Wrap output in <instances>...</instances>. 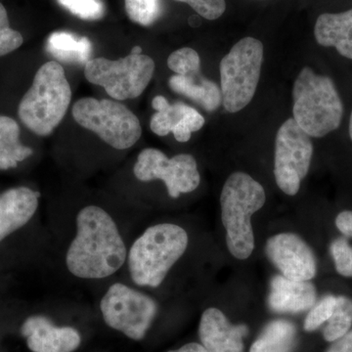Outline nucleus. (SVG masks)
<instances>
[{
	"instance_id": "obj_1",
	"label": "nucleus",
	"mask_w": 352,
	"mask_h": 352,
	"mask_svg": "<svg viewBox=\"0 0 352 352\" xmlns=\"http://www.w3.org/2000/svg\"><path fill=\"white\" fill-rule=\"evenodd\" d=\"M126 245L117 224L103 208H83L76 217V234L66 254L67 267L82 279H104L122 268Z\"/></svg>"
},
{
	"instance_id": "obj_2",
	"label": "nucleus",
	"mask_w": 352,
	"mask_h": 352,
	"mask_svg": "<svg viewBox=\"0 0 352 352\" xmlns=\"http://www.w3.org/2000/svg\"><path fill=\"white\" fill-rule=\"evenodd\" d=\"M188 243V234L176 224H157L146 229L127 254L132 281L141 287H159L186 252Z\"/></svg>"
},
{
	"instance_id": "obj_3",
	"label": "nucleus",
	"mask_w": 352,
	"mask_h": 352,
	"mask_svg": "<svg viewBox=\"0 0 352 352\" xmlns=\"http://www.w3.org/2000/svg\"><path fill=\"white\" fill-rule=\"evenodd\" d=\"M261 183L245 173L227 178L220 195L221 219L226 231V245L234 258L244 261L254 250L252 215L265 204Z\"/></svg>"
},
{
	"instance_id": "obj_4",
	"label": "nucleus",
	"mask_w": 352,
	"mask_h": 352,
	"mask_svg": "<svg viewBox=\"0 0 352 352\" xmlns=\"http://www.w3.org/2000/svg\"><path fill=\"white\" fill-rule=\"evenodd\" d=\"M71 99L63 67L56 61L47 62L38 69L31 88L20 102V120L36 135H50L63 120Z\"/></svg>"
},
{
	"instance_id": "obj_5",
	"label": "nucleus",
	"mask_w": 352,
	"mask_h": 352,
	"mask_svg": "<svg viewBox=\"0 0 352 352\" xmlns=\"http://www.w3.org/2000/svg\"><path fill=\"white\" fill-rule=\"evenodd\" d=\"M293 119L310 138H323L340 126L344 106L330 78L305 67L293 89Z\"/></svg>"
},
{
	"instance_id": "obj_6",
	"label": "nucleus",
	"mask_w": 352,
	"mask_h": 352,
	"mask_svg": "<svg viewBox=\"0 0 352 352\" xmlns=\"http://www.w3.org/2000/svg\"><path fill=\"white\" fill-rule=\"evenodd\" d=\"M263 61V44L245 38L231 48L219 65L222 104L229 113L243 110L254 98Z\"/></svg>"
},
{
	"instance_id": "obj_7",
	"label": "nucleus",
	"mask_w": 352,
	"mask_h": 352,
	"mask_svg": "<svg viewBox=\"0 0 352 352\" xmlns=\"http://www.w3.org/2000/svg\"><path fill=\"white\" fill-rule=\"evenodd\" d=\"M72 113L80 126L94 131L115 149H129L142 134L138 118L124 104L111 99H80Z\"/></svg>"
},
{
	"instance_id": "obj_8",
	"label": "nucleus",
	"mask_w": 352,
	"mask_h": 352,
	"mask_svg": "<svg viewBox=\"0 0 352 352\" xmlns=\"http://www.w3.org/2000/svg\"><path fill=\"white\" fill-rule=\"evenodd\" d=\"M155 62L144 54L131 53L118 60L95 58L85 67V78L106 90L118 101L138 98L151 82Z\"/></svg>"
},
{
	"instance_id": "obj_9",
	"label": "nucleus",
	"mask_w": 352,
	"mask_h": 352,
	"mask_svg": "<svg viewBox=\"0 0 352 352\" xmlns=\"http://www.w3.org/2000/svg\"><path fill=\"white\" fill-rule=\"evenodd\" d=\"M106 325L127 339L140 342L149 332L157 314V305L149 296L126 285H112L100 302Z\"/></svg>"
},
{
	"instance_id": "obj_10",
	"label": "nucleus",
	"mask_w": 352,
	"mask_h": 352,
	"mask_svg": "<svg viewBox=\"0 0 352 352\" xmlns=\"http://www.w3.org/2000/svg\"><path fill=\"white\" fill-rule=\"evenodd\" d=\"M314 145L296 120H287L275 139L274 175L278 187L289 196L300 191V183L309 170Z\"/></svg>"
},
{
	"instance_id": "obj_11",
	"label": "nucleus",
	"mask_w": 352,
	"mask_h": 352,
	"mask_svg": "<svg viewBox=\"0 0 352 352\" xmlns=\"http://www.w3.org/2000/svg\"><path fill=\"white\" fill-rule=\"evenodd\" d=\"M133 173L143 182L163 180L168 195L173 199L193 192L201 182L198 164L193 156L180 154L168 159L164 153L153 148H147L138 155Z\"/></svg>"
},
{
	"instance_id": "obj_12",
	"label": "nucleus",
	"mask_w": 352,
	"mask_h": 352,
	"mask_svg": "<svg viewBox=\"0 0 352 352\" xmlns=\"http://www.w3.org/2000/svg\"><path fill=\"white\" fill-rule=\"evenodd\" d=\"M266 254L283 276L295 281H310L317 272L314 252L294 233H281L268 239Z\"/></svg>"
},
{
	"instance_id": "obj_13",
	"label": "nucleus",
	"mask_w": 352,
	"mask_h": 352,
	"mask_svg": "<svg viewBox=\"0 0 352 352\" xmlns=\"http://www.w3.org/2000/svg\"><path fill=\"white\" fill-rule=\"evenodd\" d=\"M20 332L32 352H75L82 342L78 329L57 325L45 315L28 317Z\"/></svg>"
},
{
	"instance_id": "obj_14",
	"label": "nucleus",
	"mask_w": 352,
	"mask_h": 352,
	"mask_svg": "<svg viewBox=\"0 0 352 352\" xmlns=\"http://www.w3.org/2000/svg\"><path fill=\"white\" fill-rule=\"evenodd\" d=\"M156 113L153 116L150 127L155 134L166 136L173 133L178 142H187L192 133L200 131L205 119L196 109L184 103L170 104L164 96L155 97L152 101Z\"/></svg>"
},
{
	"instance_id": "obj_15",
	"label": "nucleus",
	"mask_w": 352,
	"mask_h": 352,
	"mask_svg": "<svg viewBox=\"0 0 352 352\" xmlns=\"http://www.w3.org/2000/svg\"><path fill=\"white\" fill-rule=\"evenodd\" d=\"M248 333L247 326L233 325L217 308H208L201 314L199 336L201 346L208 352H244Z\"/></svg>"
},
{
	"instance_id": "obj_16",
	"label": "nucleus",
	"mask_w": 352,
	"mask_h": 352,
	"mask_svg": "<svg viewBox=\"0 0 352 352\" xmlns=\"http://www.w3.org/2000/svg\"><path fill=\"white\" fill-rule=\"evenodd\" d=\"M39 196L28 187L9 189L0 195V242L32 219L38 208Z\"/></svg>"
},
{
	"instance_id": "obj_17",
	"label": "nucleus",
	"mask_w": 352,
	"mask_h": 352,
	"mask_svg": "<svg viewBox=\"0 0 352 352\" xmlns=\"http://www.w3.org/2000/svg\"><path fill=\"white\" fill-rule=\"evenodd\" d=\"M316 289L309 281H295L283 275L271 280L268 305L279 314H300L316 302Z\"/></svg>"
},
{
	"instance_id": "obj_18",
	"label": "nucleus",
	"mask_w": 352,
	"mask_h": 352,
	"mask_svg": "<svg viewBox=\"0 0 352 352\" xmlns=\"http://www.w3.org/2000/svg\"><path fill=\"white\" fill-rule=\"evenodd\" d=\"M317 43L335 47L342 56L352 60V9L346 12L319 16L314 28Z\"/></svg>"
},
{
	"instance_id": "obj_19",
	"label": "nucleus",
	"mask_w": 352,
	"mask_h": 352,
	"mask_svg": "<svg viewBox=\"0 0 352 352\" xmlns=\"http://www.w3.org/2000/svg\"><path fill=\"white\" fill-rule=\"evenodd\" d=\"M168 82L173 91L196 102L208 112H214L222 104L221 90L219 85L201 76V71L184 75L175 74Z\"/></svg>"
},
{
	"instance_id": "obj_20",
	"label": "nucleus",
	"mask_w": 352,
	"mask_h": 352,
	"mask_svg": "<svg viewBox=\"0 0 352 352\" xmlns=\"http://www.w3.org/2000/svg\"><path fill=\"white\" fill-rule=\"evenodd\" d=\"M46 50L65 63L87 64L92 52V43L68 32H55L47 39Z\"/></svg>"
},
{
	"instance_id": "obj_21",
	"label": "nucleus",
	"mask_w": 352,
	"mask_h": 352,
	"mask_svg": "<svg viewBox=\"0 0 352 352\" xmlns=\"http://www.w3.org/2000/svg\"><path fill=\"white\" fill-rule=\"evenodd\" d=\"M32 153V148L20 142V127L16 120L0 116V170L16 168Z\"/></svg>"
},
{
	"instance_id": "obj_22",
	"label": "nucleus",
	"mask_w": 352,
	"mask_h": 352,
	"mask_svg": "<svg viewBox=\"0 0 352 352\" xmlns=\"http://www.w3.org/2000/svg\"><path fill=\"white\" fill-rule=\"evenodd\" d=\"M296 328L292 322L275 320L266 325L250 352H293Z\"/></svg>"
},
{
	"instance_id": "obj_23",
	"label": "nucleus",
	"mask_w": 352,
	"mask_h": 352,
	"mask_svg": "<svg viewBox=\"0 0 352 352\" xmlns=\"http://www.w3.org/2000/svg\"><path fill=\"white\" fill-rule=\"evenodd\" d=\"M324 329V339L333 342L346 335L352 326V300L346 296H337L332 316Z\"/></svg>"
},
{
	"instance_id": "obj_24",
	"label": "nucleus",
	"mask_w": 352,
	"mask_h": 352,
	"mask_svg": "<svg viewBox=\"0 0 352 352\" xmlns=\"http://www.w3.org/2000/svg\"><path fill=\"white\" fill-rule=\"evenodd\" d=\"M124 8L132 22L149 27L162 14V0H124Z\"/></svg>"
},
{
	"instance_id": "obj_25",
	"label": "nucleus",
	"mask_w": 352,
	"mask_h": 352,
	"mask_svg": "<svg viewBox=\"0 0 352 352\" xmlns=\"http://www.w3.org/2000/svg\"><path fill=\"white\" fill-rule=\"evenodd\" d=\"M58 2L82 20H100L105 15V6L102 0H58Z\"/></svg>"
},
{
	"instance_id": "obj_26",
	"label": "nucleus",
	"mask_w": 352,
	"mask_h": 352,
	"mask_svg": "<svg viewBox=\"0 0 352 352\" xmlns=\"http://www.w3.org/2000/svg\"><path fill=\"white\" fill-rule=\"evenodd\" d=\"M168 66L176 75H184L191 72L200 71V56L198 52L192 48H180L171 53L168 59Z\"/></svg>"
},
{
	"instance_id": "obj_27",
	"label": "nucleus",
	"mask_w": 352,
	"mask_h": 352,
	"mask_svg": "<svg viewBox=\"0 0 352 352\" xmlns=\"http://www.w3.org/2000/svg\"><path fill=\"white\" fill-rule=\"evenodd\" d=\"M23 43L22 34L11 29L6 7L0 3V56L18 50Z\"/></svg>"
},
{
	"instance_id": "obj_28",
	"label": "nucleus",
	"mask_w": 352,
	"mask_h": 352,
	"mask_svg": "<svg viewBox=\"0 0 352 352\" xmlns=\"http://www.w3.org/2000/svg\"><path fill=\"white\" fill-rule=\"evenodd\" d=\"M337 302V296H326L311 307L305 320V330L307 332L317 330L322 324L327 322L332 316L333 308Z\"/></svg>"
},
{
	"instance_id": "obj_29",
	"label": "nucleus",
	"mask_w": 352,
	"mask_h": 352,
	"mask_svg": "<svg viewBox=\"0 0 352 352\" xmlns=\"http://www.w3.org/2000/svg\"><path fill=\"white\" fill-rule=\"evenodd\" d=\"M336 270L344 277H352V245L347 238H338L331 245Z\"/></svg>"
},
{
	"instance_id": "obj_30",
	"label": "nucleus",
	"mask_w": 352,
	"mask_h": 352,
	"mask_svg": "<svg viewBox=\"0 0 352 352\" xmlns=\"http://www.w3.org/2000/svg\"><path fill=\"white\" fill-rule=\"evenodd\" d=\"M191 6L199 15L205 19H219L226 10V0H175Z\"/></svg>"
},
{
	"instance_id": "obj_31",
	"label": "nucleus",
	"mask_w": 352,
	"mask_h": 352,
	"mask_svg": "<svg viewBox=\"0 0 352 352\" xmlns=\"http://www.w3.org/2000/svg\"><path fill=\"white\" fill-rule=\"evenodd\" d=\"M336 226L346 238H352V212L344 210L336 219Z\"/></svg>"
},
{
	"instance_id": "obj_32",
	"label": "nucleus",
	"mask_w": 352,
	"mask_h": 352,
	"mask_svg": "<svg viewBox=\"0 0 352 352\" xmlns=\"http://www.w3.org/2000/svg\"><path fill=\"white\" fill-rule=\"evenodd\" d=\"M327 352H352V330L333 342Z\"/></svg>"
},
{
	"instance_id": "obj_33",
	"label": "nucleus",
	"mask_w": 352,
	"mask_h": 352,
	"mask_svg": "<svg viewBox=\"0 0 352 352\" xmlns=\"http://www.w3.org/2000/svg\"><path fill=\"white\" fill-rule=\"evenodd\" d=\"M168 352H208L201 344L197 342H190V344H184L177 349H173Z\"/></svg>"
},
{
	"instance_id": "obj_34",
	"label": "nucleus",
	"mask_w": 352,
	"mask_h": 352,
	"mask_svg": "<svg viewBox=\"0 0 352 352\" xmlns=\"http://www.w3.org/2000/svg\"><path fill=\"white\" fill-rule=\"evenodd\" d=\"M131 53H134V54H142V48L140 46H134L132 48Z\"/></svg>"
},
{
	"instance_id": "obj_35",
	"label": "nucleus",
	"mask_w": 352,
	"mask_h": 352,
	"mask_svg": "<svg viewBox=\"0 0 352 352\" xmlns=\"http://www.w3.org/2000/svg\"><path fill=\"white\" fill-rule=\"evenodd\" d=\"M349 135H351V138L352 140V112L351 116V122H349Z\"/></svg>"
}]
</instances>
